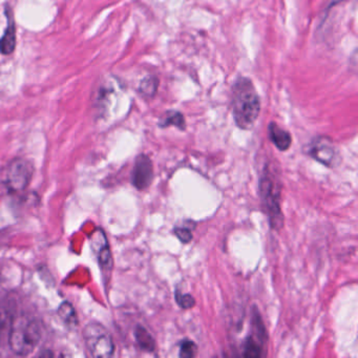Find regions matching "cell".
I'll use <instances>...</instances> for the list:
<instances>
[{"mask_svg": "<svg viewBox=\"0 0 358 358\" xmlns=\"http://www.w3.org/2000/svg\"><path fill=\"white\" fill-rule=\"evenodd\" d=\"M232 115L236 125L250 129L259 118L261 102L255 85L248 78L241 77L232 87Z\"/></svg>", "mask_w": 358, "mask_h": 358, "instance_id": "1", "label": "cell"}, {"mask_svg": "<svg viewBox=\"0 0 358 358\" xmlns=\"http://www.w3.org/2000/svg\"><path fill=\"white\" fill-rule=\"evenodd\" d=\"M41 336L43 331L41 324L35 318L20 315L12 320L9 343L16 355H30L38 347Z\"/></svg>", "mask_w": 358, "mask_h": 358, "instance_id": "2", "label": "cell"}, {"mask_svg": "<svg viewBox=\"0 0 358 358\" xmlns=\"http://www.w3.org/2000/svg\"><path fill=\"white\" fill-rule=\"evenodd\" d=\"M259 194L262 204L273 229H280L284 224L282 209H280V186L276 176L265 167L263 176L259 180Z\"/></svg>", "mask_w": 358, "mask_h": 358, "instance_id": "3", "label": "cell"}, {"mask_svg": "<svg viewBox=\"0 0 358 358\" xmlns=\"http://www.w3.org/2000/svg\"><path fill=\"white\" fill-rule=\"evenodd\" d=\"M34 173L32 163L26 159L12 160L0 173V183L7 192L15 194L28 187Z\"/></svg>", "mask_w": 358, "mask_h": 358, "instance_id": "4", "label": "cell"}, {"mask_svg": "<svg viewBox=\"0 0 358 358\" xmlns=\"http://www.w3.org/2000/svg\"><path fill=\"white\" fill-rule=\"evenodd\" d=\"M85 345L94 357H110L114 354L115 345L110 333L98 322H91L85 327Z\"/></svg>", "mask_w": 358, "mask_h": 358, "instance_id": "5", "label": "cell"}, {"mask_svg": "<svg viewBox=\"0 0 358 358\" xmlns=\"http://www.w3.org/2000/svg\"><path fill=\"white\" fill-rule=\"evenodd\" d=\"M263 320L259 311L255 309L251 320V334L247 337L243 350V356L246 357H261L265 356L264 348L267 343V334Z\"/></svg>", "mask_w": 358, "mask_h": 358, "instance_id": "6", "label": "cell"}, {"mask_svg": "<svg viewBox=\"0 0 358 358\" xmlns=\"http://www.w3.org/2000/svg\"><path fill=\"white\" fill-rule=\"evenodd\" d=\"M308 154L314 160L328 167H333L338 163V152L331 140L324 137L314 139L308 148Z\"/></svg>", "mask_w": 358, "mask_h": 358, "instance_id": "7", "label": "cell"}, {"mask_svg": "<svg viewBox=\"0 0 358 358\" xmlns=\"http://www.w3.org/2000/svg\"><path fill=\"white\" fill-rule=\"evenodd\" d=\"M154 179V165L150 157L141 155L136 160L131 173V183L138 190H145L150 187Z\"/></svg>", "mask_w": 358, "mask_h": 358, "instance_id": "8", "label": "cell"}, {"mask_svg": "<svg viewBox=\"0 0 358 358\" xmlns=\"http://www.w3.org/2000/svg\"><path fill=\"white\" fill-rule=\"evenodd\" d=\"M269 137L272 143L276 146V148L285 152L288 150L292 143V138L288 131L278 127L276 123L272 122L269 125Z\"/></svg>", "mask_w": 358, "mask_h": 358, "instance_id": "9", "label": "cell"}, {"mask_svg": "<svg viewBox=\"0 0 358 358\" xmlns=\"http://www.w3.org/2000/svg\"><path fill=\"white\" fill-rule=\"evenodd\" d=\"M15 47V27H14L13 22L9 20V24H8L5 35H3V38L0 39V52H1L3 55H9V54L13 53Z\"/></svg>", "mask_w": 358, "mask_h": 358, "instance_id": "10", "label": "cell"}, {"mask_svg": "<svg viewBox=\"0 0 358 358\" xmlns=\"http://www.w3.org/2000/svg\"><path fill=\"white\" fill-rule=\"evenodd\" d=\"M136 341L142 350L148 352H154L156 349V343L154 337L146 330L144 327L138 326L135 331Z\"/></svg>", "mask_w": 358, "mask_h": 358, "instance_id": "11", "label": "cell"}, {"mask_svg": "<svg viewBox=\"0 0 358 358\" xmlns=\"http://www.w3.org/2000/svg\"><path fill=\"white\" fill-rule=\"evenodd\" d=\"M161 127H169L171 125L178 127V129L184 131L186 129L185 119H184L183 115L181 113L176 112V110H171L167 112L164 115L162 119H161L160 123H159Z\"/></svg>", "mask_w": 358, "mask_h": 358, "instance_id": "12", "label": "cell"}, {"mask_svg": "<svg viewBox=\"0 0 358 358\" xmlns=\"http://www.w3.org/2000/svg\"><path fill=\"white\" fill-rule=\"evenodd\" d=\"M59 315L62 320L70 326H75V324H78L76 312H75L74 308L71 303H64L60 306Z\"/></svg>", "mask_w": 358, "mask_h": 358, "instance_id": "13", "label": "cell"}, {"mask_svg": "<svg viewBox=\"0 0 358 358\" xmlns=\"http://www.w3.org/2000/svg\"><path fill=\"white\" fill-rule=\"evenodd\" d=\"M196 353H198V345L194 341L190 339H183L180 343V357L192 358L194 357Z\"/></svg>", "mask_w": 358, "mask_h": 358, "instance_id": "14", "label": "cell"}, {"mask_svg": "<svg viewBox=\"0 0 358 358\" xmlns=\"http://www.w3.org/2000/svg\"><path fill=\"white\" fill-rule=\"evenodd\" d=\"M176 301L184 310L192 309L196 305V299L192 294H184L179 291L176 292Z\"/></svg>", "mask_w": 358, "mask_h": 358, "instance_id": "15", "label": "cell"}, {"mask_svg": "<svg viewBox=\"0 0 358 358\" xmlns=\"http://www.w3.org/2000/svg\"><path fill=\"white\" fill-rule=\"evenodd\" d=\"M157 89H158V81L155 78H146L140 85V91L145 96H154Z\"/></svg>", "mask_w": 358, "mask_h": 358, "instance_id": "16", "label": "cell"}, {"mask_svg": "<svg viewBox=\"0 0 358 358\" xmlns=\"http://www.w3.org/2000/svg\"><path fill=\"white\" fill-rule=\"evenodd\" d=\"M173 234L177 236V238L181 241L184 244H187L190 241L192 240V230L188 229L185 227H176L173 229Z\"/></svg>", "mask_w": 358, "mask_h": 358, "instance_id": "17", "label": "cell"}]
</instances>
